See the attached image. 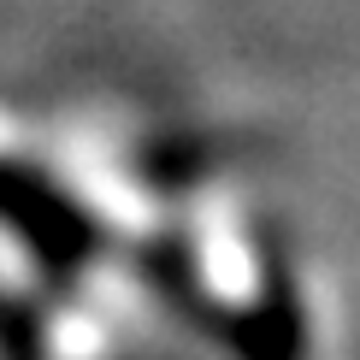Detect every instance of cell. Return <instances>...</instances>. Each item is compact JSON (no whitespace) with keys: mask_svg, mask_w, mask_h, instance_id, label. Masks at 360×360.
<instances>
[{"mask_svg":"<svg viewBox=\"0 0 360 360\" xmlns=\"http://www.w3.org/2000/svg\"><path fill=\"white\" fill-rule=\"evenodd\" d=\"M0 231L24 236L53 278H77L95 260V224L83 219V207L59 195L48 177L6 166V160H0Z\"/></svg>","mask_w":360,"mask_h":360,"instance_id":"cell-1","label":"cell"},{"mask_svg":"<svg viewBox=\"0 0 360 360\" xmlns=\"http://www.w3.org/2000/svg\"><path fill=\"white\" fill-rule=\"evenodd\" d=\"M0 349L12 360H30L36 354V319H30L24 307H12L6 295H0Z\"/></svg>","mask_w":360,"mask_h":360,"instance_id":"cell-2","label":"cell"}]
</instances>
